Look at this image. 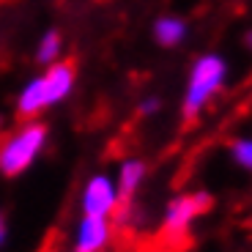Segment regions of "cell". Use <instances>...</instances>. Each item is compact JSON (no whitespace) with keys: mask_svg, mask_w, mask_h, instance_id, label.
I'll list each match as a JSON object with an SVG mask.
<instances>
[{"mask_svg":"<svg viewBox=\"0 0 252 252\" xmlns=\"http://www.w3.org/2000/svg\"><path fill=\"white\" fill-rule=\"evenodd\" d=\"M44 143H47V126L36 124V121L25 124L19 132H14L0 145V173L3 176H19L22 170H28L41 154Z\"/></svg>","mask_w":252,"mask_h":252,"instance_id":"6da1fadb","label":"cell"},{"mask_svg":"<svg viewBox=\"0 0 252 252\" xmlns=\"http://www.w3.org/2000/svg\"><path fill=\"white\" fill-rule=\"evenodd\" d=\"M227 74V66L220 55H203L195 61L192 74H189V88L184 96V113L192 118L208 104V99L222 88Z\"/></svg>","mask_w":252,"mask_h":252,"instance_id":"7a4b0ae2","label":"cell"},{"mask_svg":"<svg viewBox=\"0 0 252 252\" xmlns=\"http://www.w3.org/2000/svg\"><path fill=\"white\" fill-rule=\"evenodd\" d=\"M211 208V197L206 192H197V195H184L167 206V214H164V236L170 239H181L187 236L189 225L195 217H200L203 211Z\"/></svg>","mask_w":252,"mask_h":252,"instance_id":"3957f363","label":"cell"},{"mask_svg":"<svg viewBox=\"0 0 252 252\" xmlns=\"http://www.w3.org/2000/svg\"><path fill=\"white\" fill-rule=\"evenodd\" d=\"M118 189L110 181L107 176H94L82 192V208H85V217H101L107 220L118 208Z\"/></svg>","mask_w":252,"mask_h":252,"instance_id":"277c9868","label":"cell"},{"mask_svg":"<svg viewBox=\"0 0 252 252\" xmlns=\"http://www.w3.org/2000/svg\"><path fill=\"white\" fill-rule=\"evenodd\" d=\"M41 85H44L47 107H50V104H58V101H63L66 96L71 94V88H74V66L66 63V61L50 63V69L41 74Z\"/></svg>","mask_w":252,"mask_h":252,"instance_id":"5b68a950","label":"cell"},{"mask_svg":"<svg viewBox=\"0 0 252 252\" xmlns=\"http://www.w3.org/2000/svg\"><path fill=\"white\" fill-rule=\"evenodd\" d=\"M110 241V225L101 217H85L77 230V252H99Z\"/></svg>","mask_w":252,"mask_h":252,"instance_id":"8992f818","label":"cell"},{"mask_svg":"<svg viewBox=\"0 0 252 252\" xmlns=\"http://www.w3.org/2000/svg\"><path fill=\"white\" fill-rule=\"evenodd\" d=\"M44 107H47L44 85H41V77H36V80H31L25 88H22L19 101H17V110H19L22 118H33V115H38Z\"/></svg>","mask_w":252,"mask_h":252,"instance_id":"52a82bcc","label":"cell"},{"mask_svg":"<svg viewBox=\"0 0 252 252\" xmlns=\"http://www.w3.org/2000/svg\"><path fill=\"white\" fill-rule=\"evenodd\" d=\"M143 176H145V164L140 159H129V162L121 164V173H118V200L121 203H126L134 195V189L140 187Z\"/></svg>","mask_w":252,"mask_h":252,"instance_id":"ba28073f","label":"cell"},{"mask_svg":"<svg viewBox=\"0 0 252 252\" xmlns=\"http://www.w3.org/2000/svg\"><path fill=\"white\" fill-rule=\"evenodd\" d=\"M154 36L162 47H176L184 41L187 36V22L178 17H162L157 19V25H154Z\"/></svg>","mask_w":252,"mask_h":252,"instance_id":"9c48e42d","label":"cell"},{"mask_svg":"<svg viewBox=\"0 0 252 252\" xmlns=\"http://www.w3.org/2000/svg\"><path fill=\"white\" fill-rule=\"evenodd\" d=\"M61 47H63V41H61V36H58V31H47L44 38L38 41V50H36L38 63H47V66L55 63L58 55H61Z\"/></svg>","mask_w":252,"mask_h":252,"instance_id":"30bf717a","label":"cell"},{"mask_svg":"<svg viewBox=\"0 0 252 252\" xmlns=\"http://www.w3.org/2000/svg\"><path fill=\"white\" fill-rule=\"evenodd\" d=\"M233 157L239 164H244V167L252 170V140H239V143H233Z\"/></svg>","mask_w":252,"mask_h":252,"instance_id":"8fae6325","label":"cell"},{"mask_svg":"<svg viewBox=\"0 0 252 252\" xmlns=\"http://www.w3.org/2000/svg\"><path fill=\"white\" fill-rule=\"evenodd\" d=\"M159 110V99H145L143 104H140V113L143 115H151V113H157Z\"/></svg>","mask_w":252,"mask_h":252,"instance_id":"7c38bea8","label":"cell"},{"mask_svg":"<svg viewBox=\"0 0 252 252\" xmlns=\"http://www.w3.org/2000/svg\"><path fill=\"white\" fill-rule=\"evenodd\" d=\"M6 239V225H3V220H0V241Z\"/></svg>","mask_w":252,"mask_h":252,"instance_id":"4fadbf2b","label":"cell"},{"mask_svg":"<svg viewBox=\"0 0 252 252\" xmlns=\"http://www.w3.org/2000/svg\"><path fill=\"white\" fill-rule=\"evenodd\" d=\"M247 44H250V47H252V31H250V36H247Z\"/></svg>","mask_w":252,"mask_h":252,"instance_id":"5bb4252c","label":"cell"}]
</instances>
